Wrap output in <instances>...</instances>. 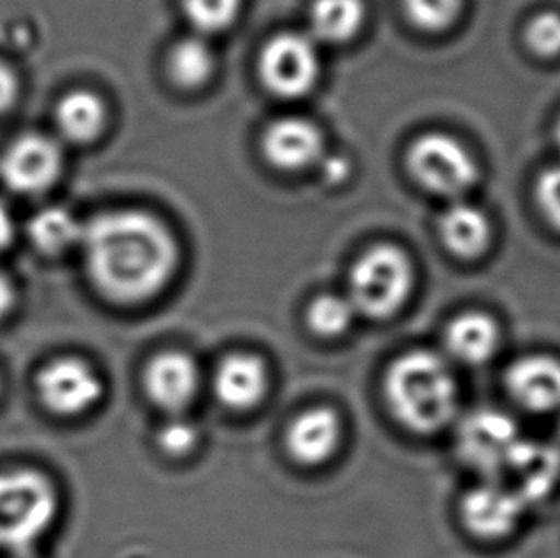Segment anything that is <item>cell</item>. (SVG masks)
<instances>
[{"label": "cell", "mask_w": 560, "mask_h": 558, "mask_svg": "<svg viewBox=\"0 0 560 558\" xmlns=\"http://www.w3.org/2000/svg\"><path fill=\"white\" fill-rule=\"evenodd\" d=\"M84 260L92 283L109 301H148L176 268V243L168 228L142 211L100 214L84 224Z\"/></svg>", "instance_id": "obj_1"}, {"label": "cell", "mask_w": 560, "mask_h": 558, "mask_svg": "<svg viewBox=\"0 0 560 558\" xmlns=\"http://www.w3.org/2000/svg\"><path fill=\"white\" fill-rule=\"evenodd\" d=\"M386 400L396 419L413 432L444 429L457 411V385L447 363L429 350H413L390 365Z\"/></svg>", "instance_id": "obj_2"}, {"label": "cell", "mask_w": 560, "mask_h": 558, "mask_svg": "<svg viewBox=\"0 0 560 558\" xmlns=\"http://www.w3.org/2000/svg\"><path fill=\"white\" fill-rule=\"evenodd\" d=\"M56 509V491L45 476L30 468L0 473V547L31 549L50 528Z\"/></svg>", "instance_id": "obj_3"}, {"label": "cell", "mask_w": 560, "mask_h": 558, "mask_svg": "<svg viewBox=\"0 0 560 558\" xmlns=\"http://www.w3.org/2000/svg\"><path fill=\"white\" fill-rule=\"evenodd\" d=\"M413 270L408 257L396 247L378 245L358 260L349 281V301L357 312L370 317L393 316L408 299Z\"/></svg>", "instance_id": "obj_4"}, {"label": "cell", "mask_w": 560, "mask_h": 558, "mask_svg": "<svg viewBox=\"0 0 560 558\" xmlns=\"http://www.w3.org/2000/svg\"><path fill=\"white\" fill-rule=\"evenodd\" d=\"M408 166L424 189L457 199L478 181V166L469 150L444 132L417 138L408 151Z\"/></svg>", "instance_id": "obj_5"}, {"label": "cell", "mask_w": 560, "mask_h": 558, "mask_svg": "<svg viewBox=\"0 0 560 558\" xmlns=\"http://www.w3.org/2000/svg\"><path fill=\"white\" fill-rule=\"evenodd\" d=\"M260 77L281 98H299L312 91L319 73L316 40L303 33H280L260 54Z\"/></svg>", "instance_id": "obj_6"}, {"label": "cell", "mask_w": 560, "mask_h": 558, "mask_svg": "<svg viewBox=\"0 0 560 558\" xmlns=\"http://www.w3.org/2000/svg\"><path fill=\"white\" fill-rule=\"evenodd\" d=\"M523 438L513 419L485 409L467 417L457 432V447L465 463L486 475H503Z\"/></svg>", "instance_id": "obj_7"}, {"label": "cell", "mask_w": 560, "mask_h": 558, "mask_svg": "<svg viewBox=\"0 0 560 558\" xmlns=\"http://www.w3.org/2000/svg\"><path fill=\"white\" fill-rule=\"evenodd\" d=\"M61 168L60 146L43 135H23L8 146L0 159L2 182L23 196L45 194L60 178Z\"/></svg>", "instance_id": "obj_8"}, {"label": "cell", "mask_w": 560, "mask_h": 558, "mask_svg": "<svg viewBox=\"0 0 560 558\" xmlns=\"http://www.w3.org/2000/svg\"><path fill=\"white\" fill-rule=\"evenodd\" d=\"M37 391L43 404L54 414L79 416L100 400L102 383L83 360L58 358L38 373Z\"/></svg>", "instance_id": "obj_9"}, {"label": "cell", "mask_w": 560, "mask_h": 558, "mask_svg": "<svg viewBox=\"0 0 560 558\" xmlns=\"http://www.w3.org/2000/svg\"><path fill=\"white\" fill-rule=\"evenodd\" d=\"M524 507L508 486L482 484L463 499V521L475 536L500 539L516 528Z\"/></svg>", "instance_id": "obj_10"}, {"label": "cell", "mask_w": 560, "mask_h": 558, "mask_svg": "<svg viewBox=\"0 0 560 558\" xmlns=\"http://www.w3.org/2000/svg\"><path fill=\"white\" fill-rule=\"evenodd\" d=\"M145 393L158 408L180 414L196 398L199 371L189 356L163 352L148 363L144 375Z\"/></svg>", "instance_id": "obj_11"}, {"label": "cell", "mask_w": 560, "mask_h": 558, "mask_svg": "<svg viewBox=\"0 0 560 558\" xmlns=\"http://www.w3.org/2000/svg\"><path fill=\"white\" fill-rule=\"evenodd\" d=\"M509 475V490L526 503L546 498L560 478V452L553 445L521 442L503 470Z\"/></svg>", "instance_id": "obj_12"}, {"label": "cell", "mask_w": 560, "mask_h": 558, "mask_svg": "<svg viewBox=\"0 0 560 558\" xmlns=\"http://www.w3.org/2000/svg\"><path fill=\"white\" fill-rule=\"evenodd\" d=\"M262 150L273 166L299 171L318 161L324 151V138L308 119L283 117L266 129Z\"/></svg>", "instance_id": "obj_13"}, {"label": "cell", "mask_w": 560, "mask_h": 558, "mask_svg": "<svg viewBox=\"0 0 560 558\" xmlns=\"http://www.w3.org/2000/svg\"><path fill=\"white\" fill-rule=\"evenodd\" d=\"M509 394L524 409L547 414L560 408V362L547 356H530L508 371Z\"/></svg>", "instance_id": "obj_14"}, {"label": "cell", "mask_w": 560, "mask_h": 558, "mask_svg": "<svg viewBox=\"0 0 560 558\" xmlns=\"http://www.w3.org/2000/svg\"><path fill=\"white\" fill-rule=\"evenodd\" d=\"M289 453L303 465H318L334 455L341 442V421L334 409L304 411L289 425Z\"/></svg>", "instance_id": "obj_15"}, {"label": "cell", "mask_w": 560, "mask_h": 558, "mask_svg": "<svg viewBox=\"0 0 560 558\" xmlns=\"http://www.w3.org/2000/svg\"><path fill=\"white\" fill-rule=\"evenodd\" d=\"M268 385L265 363L249 354H235L214 373V394L224 406L249 409L262 400Z\"/></svg>", "instance_id": "obj_16"}, {"label": "cell", "mask_w": 560, "mask_h": 558, "mask_svg": "<svg viewBox=\"0 0 560 558\" xmlns=\"http://www.w3.org/2000/svg\"><path fill=\"white\" fill-rule=\"evenodd\" d=\"M440 235L457 257H480L492 240V224L477 205L455 201L440 219Z\"/></svg>", "instance_id": "obj_17"}, {"label": "cell", "mask_w": 560, "mask_h": 558, "mask_svg": "<svg viewBox=\"0 0 560 558\" xmlns=\"http://www.w3.org/2000/svg\"><path fill=\"white\" fill-rule=\"evenodd\" d=\"M500 342V329L492 317L469 312L463 316L455 317L452 324L447 325L444 345L450 354L454 356L457 362L485 363L495 352Z\"/></svg>", "instance_id": "obj_18"}, {"label": "cell", "mask_w": 560, "mask_h": 558, "mask_svg": "<svg viewBox=\"0 0 560 558\" xmlns=\"http://www.w3.org/2000/svg\"><path fill=\"white\" fill-rule=\"evenodd\" d=\"M54 117L66 140L91 143L106 129L107 109L98 94L73 91L58 102Z\"/></svg>", "instance_id": "obj_19"}, {"label": "cell", "mask_w": 560, "mask_h": 558, "mask_svg": "<svg viewBox=\"0 0 560 558\" xmlns=\"http://www.w3.org/2000/svg\"><path fill=\"white\" fill-rule=\"evenodd\" d=\"M364 15L362 0H314L311 8V37L316 43L342 45L360 31Z\"/></svg>", "instance_id": "obj_20"}, {"label": "cell", "mask_w": 560, "mask_h": 558, "mask_svg": "<svg viewBox=\"0 0 560 558\" xmlns=\"http://www.w3.org/2000/svg\"><path fill=\"white\" fill-rule=\"evenodd\" d=\"M83 224L61 207H48L31 217L27 235L31 243L45 255H61L83 237Z\"/></svg>", "instance_id": "obj_21"}, {"label": "cell", "mask_w": 560, "mask_h": 558, "mask_svg": "<svg viewBox=\"0 0 560 558\" xmlns=\"http://www.w3.org/2000/svg\"><path fill=\"white\" fill-rule=\"evenodd\" d=\"M212 69L214 56L205 38H184L168 54V73L183 89H197L207 83L212 75Z\"/></svg>", "instance_id": "obj_22"}, {"label": "cell", "mask_w": 560, "mask_h": 558, "mask_svg": "<svg viewBox=\"0 0 560 558\" xmlns=\"http://www.w3.org/2000/svg\"><path fill=\"white\" fill-rule=\"evenodd\" d=\"M357 316V310L349 301V297L339 294H322L312 302L306 319L312 332L319 337H339L349 332L352 319Z\"/></svg>", "instance_id": "obj_23"}, {"label": "cell", "mask_w": 560, "mask_h": 558, "mask_svg": "<svg viewBox=\"0 0 560 558\" xmlns=\"http://www.w3.org/2000/svg\"><path fill=\"white\" fill-rule=\"evenodd\" d=\"M189 22L203 35L228 30L240 14L242 0H183Z\"/></svg>", "instance_id": "obj_24"}, {"label": "cell", "mask_w": 560, "mask_h": 558, "mask_svg": "<svg viewBox=\"0 0 560 558\" xmlns=\"http://www.w3.org/2000/svg\"><path fill=\"white\" fill-rule=\"evenodd\" d=\"M404 10L417 27L442 31L459 15L462 0H404Z\"/></svg>", "instance_id": "obj_25"}, {"label": "cell", "mask_w": 560, "mask_h": 558, "mask_svg": "<svg viewBox=\"0 0 560 558\" xmlns=\"http://www.w3.org/2000/svg\"><path fill=\"white\" fill-rule=\"evenodd\" d=\"M526 43L541 58L560 56V14L546 12L532 20L526 30Z\"/></svg>", "instance_id": "obj_26"}, {"label": "cell", "mask_w": 560, "mask_h": 558, "mask_svg": "<svg viewBox=\"0 0 560 558\" xmlns=\"http://www.w3.org/2000/svg\"><path fill=\"white\" fill-rule=\"evenodd\" d=\"M536 201L547 222L560 232V165L549 166L539 174Z\"/></svg>", "instance_id": "obj_27"}, {"label": "cell", "mask_w": 560, "mask_h": 558, "mask_svg": "<svg viewBox=\"0 0 560 558\" xmlns=\"http://www.w3.org/2000/svg\"><path fill=\"white\" fill-rule=\"evenodd\" d=\"M197 437L199 434H197V429L191 422L184 421V419H171L160 430L158 442L171 455H184V453L194 450V445L197 444Z\"/></svg>", "instance_id": "obj_28"}, {"label": "cell", "mask_w": 560, "mask_h": 558, "mask_svg": "<svg viewBox=\"0 0 560 558\" xmlns=\"http://www.w3.org/2000/svg\"><path fill=\"white\" fill-rule=\"evenodd\" d=\"M18 94H20L18 77L8 66L0 63V115L7 114L8 109L14 106Z\"/></svg>", "instance_id": "obj_29"}, {"label": "cell", "mask_w": 560, "mask_h": 558, "mask_svg": "<svg viewBox=\"0 0 560 558\" xmlns=\"http://www.w3.org/2000/svg\"><path fill=\"white\" fill-rule=\"evenodd\" d=\"M15 226L7 205L0 201V251L7 249L14 242Z\"/></svg>", "instance_id": "obj_30"}, {"label": "cell", "mask_w": 560, "mask_h": 558, "mask_svg": "<svg viewBox=\"0 0 560 558\" xmlns=\"http://www.w3.org/2000/svg\"><path fill=\"white\" fill-rule=\"evenodd\" d=\"M15 294L14 287L0 274V319L7 316L10 309L14 306Z\"/></svg>", "instance_id": "obj_31"}, {"label": "cell", "mask_w": 560, "mask_h": 558, "mask_svg": "<svg viewBox=\"0 0 560 558\" xmlns=\"http://www.w3.org/2000/svg\"><path fill=\"white\" fill-rule=\"evenodd\" d=\"M347 176V161L342 158H329L326 161V178L342 181Z\"/></svg>", "instance_id": "obj_32"}, {"label": "cell", "mask_w": 560, "mask_h": 558, "mask_svg": "<svg viewBox=\"0 0 560 558\" xmlns=\"http://www.w3.org/2000/svg\"><path fill=\"white\" fill-rule=\"evenodd\" d=\"M12 558H38L35 553L31 551V549H23V551H15L14 557Z\"/></svg>", "instance_id": "obj_33"}, {"label": "cell", "mask_w": 560, "mask_h": 558, "mask_svg": "<svg viewBox=\"0 0 560 558\" xmlns=\"http://www.w3.org/2000/svg\"><path fill=\"white\" fill-rule=\"evenodd\" d=\"M555 140H557V146L560 148V119L557 123V129H555Z\"/></svg>", "instance_id": "obj_34"}]
</instances>
